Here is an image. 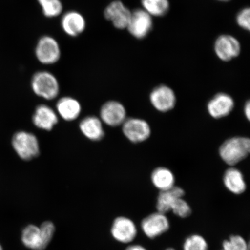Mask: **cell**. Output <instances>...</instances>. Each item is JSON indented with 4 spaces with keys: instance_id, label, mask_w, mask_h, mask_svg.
Instances as JSON below:
<instances>
[{
    "instance_id": "30",
    "label": "cell",
    "mask_w": 250,
    "mask_h": 250,
    "mask_svg": "<svg viewBox=\"0 0 250 250\" xmlns=\"http://www.w3.org/2000/svg\"><path fill=\"white\" fill-rule=\"evenodd\" d=\"M165 250H175L173 248H167Z\"/></svg>"
},
{
    "instance_id": "19",
    "label": "cell",
    "mask_w": 250,
    "mask_h": 250,
    "mask_svg": "<svg viewBox=\"0 0 250 250\" xmlns=\"http://www.w3.org/2000/svg\"><path fill=\"white\" fill-rule=\"evenodd\" d=\"M80 129L83 135L90 140H101L104 136L102 122L95 116L83 119L80 124Z\"/></svg>"
},
{
    "instance_id": "23",
    "label": "cell",
    "mask_w": 250,
    "mask_h": 250,
    "mask_svg": "<svg viewBox=\"0 0 250 250\" xmlns=\"http://www.w3.org/2000/svg\"><path fill=\"white\" fill-rule=\"evenodd\" d=\"M42 7L43 15L48 18L58 17L63 10V5L61 0H37Z\"/></svg>"
},
{
    "instance_id": "8",
    "label": "cell",
    "mask_w": 250,
    "mask_h": 250,
    "mask_svg": "<svg viewBox=\"0 0 250 250\" xmlns=\"http://www.w3.org/2000/svg\"><path fill=\"white\" fill-rule=\"evenodd\" d=\"M214 49L215 54L220 60L228 62L240 55L241 45L235 37L229 34H223L215 40Z\"/></svg>"
},
{
    "instance_id": "9",
    "label": "cell",
    "mask_w": 250,
    "mask_h": 250,
    "mask_svg": "<svg viewBox=\"0 0 250 250\" xmlns=\"http://www.w3.org/2000/svg\"><path fill=\"white\" fill-rule=\"evenodd\" d=\"M132 14L130 11L120 0H115L106 7L104 11V18L119 30L126 29Z\"/></svg>"
},
{
    "instance_id": "32",
    "label": "cell",
    "mask_w": 250,
    "mask_h": 250,
    "mask_svg": "<svg viewBox=\"0 0 250 250\" xmlns=\"http://www.w3.org/2000/svg\"><path fill=\"white\" fill-rule=\"evenodd\" d=\"M0 250H4V249H3L1 244H0Z\"/></svg>"
},
{
    "instance_id": "1",
    "label": "cell",
    "mask_w": 250,
    "mask_h": 250,
    "mask_svg": "<svg viewBox=\"0 0 250 250\" xmlns=\"http://www.w3.org/2000/svg\"><path fill=\"white\" fill-rule=\"evenodd\" d=\"M55 231V227L50 221H45L40 227L29 225L21 233V242L33 250H43L51 242Z\"/></svg>"
},
{
    "instance_id": "20",
    "label": "cell",
    "mask_w": 250,
    "mask_h": 250,
    "mask_svg": "<svg viewBox=\"0 0 250 250\" xmlns=\"http://www.w3.org/2000/svg\"><path fill=\"white\" fill-rule=\"evenodd\" d=\"M56 108L61 117L67 121L76 120L81 111L80 103L71 97H64L59 100L56 104Z\"/></svg>"
},
{
    "instance_id": "11",
    "label": "cell",
    "mask_w": 250,
    "mask_h": 250,
    "mask_svg": "<svg viewBox=\"0 0 250 250\" xmlns=\"http://www.w3.org/2000/svg\"><path fill=\"white\" fill-rule=\"evenodd\" d=\"M111 234L117 241L122 243H129L135 239L137 228L131 219L119 217L115 219L112 225Z\"/></svg>"
},
{
    "instance_id": "33",
    "label": "cell",
    "mask_w": 250,
    "mask_h": 250,
    "mask_svg": "<svg viewBox=\"0 0 250 250\" xmlns=\"http://www.w3.org/2000/svg\"><path fill=\"white\" fill-rule=\"evenodd\" d=\"M224 250L223 249H221L220 250Z\"/></svg>"
},
{
    "instance_id": "25",
    "label": "cell",
    "mask_w": 250,
    "mask_h": 250,
    "mask_svg": "<svg viewBox=\"0 0 250 250\" xmlns=\"http://www.w3.org/2000/svg\"><path fill=\"white\" fill-rule=\"evenodd\" d=\"M224 250H249V244L243 237L237 234L230 236L225 240L222 245Z\"/></svg>"
},
{
    "instance_id": "14",
    "label": "cell",
    "mask_w": 250,
    "mask_h": 250,
    "mask_svg": "<svg viewBox=\"0 0 250 250\" xmlns=\"http://www.w3.org/2000/svg\"><path fill=\"white\" fill-rule=\"evenodd\" d=\"M61 27L68 36L76 37L86 29V22L83 16L76 11L65 12L62 16Z\"/></svg>"
},
{
    "instance_id": "2",
    "label": "cell",
    "mask_w": 250,
    "mask_h": 250,
    "mask_svg": "<svg viewBox=\"0 0 250 250\" xmlns=\"http://www.w3.org/2000/svg\"><path fill=\"white\" fill-rule=\"evenodd\" d=\"M250 151V141L243 137H234L228 139L221 145L220 155L226 163L231 167L247 158Z\"/></svg>"
},
{
    "instance_id": "4",
    "label": "cell",
    "mask_w": 250,
    "mask_h": 250,
    "mask_svg": "<svg viewBox=\"0 0 250 250\" xmlns=\"http://www.w3.org/2000/svg\"><path fill=\"white\" fill-rule=\"evenodd\" d=\"M12 145L18 155L23 160H31L40 154L38 139L33 134L25 131H20L14 134Z\"/></svg>"
},
{
    "instance_id": "29",
    "label": "cell",
    "mask_w": 250,
    "mask_h": 250,
    "mask_svg": "<svg viewBox=\"0 0 250 250\" xmlns=\"http://www.w3.org/2000/svg\"><path fill=\"white\" fill-rule=\"evenodd\" d=\"M245 113L247 118H248V120H250V102L248 101L246 103L245 107Z\"/></svg>"
},
{
    "instance_id": "24",
    "label": "cell",
    "mask_w": 250,
    "mask_h": 250,
    "mask_svg": "<svg viewBox=\"0 0 250 250\" xmlns=\"http://www.w3.org/2000/svg\"><path fill=\"white\" fill-rule=\"evenodd\" d=\"M183 249V250H208V245L202 236L193 234L184 240Z\"/></svg>"
},
{
    "instance_id": "18",
    "label": "cell",
    "mask_w": 250,
    "mask_h": 250,
    "mask_svg": "<svg viewBox=\"0 0 250 250\" xmlns=\"http://www.w3.org/2000/svg\"><path fill=\"white\" fill-rule=\"evenodd\" d=\"M223 182L225 187L234 195H241L246 190V183L242 172L230 167L225 172Z\"/></svg>"
},
{
    "instance_id": "21",
    "label": "cell",
    "mask_w": 250,
    "mask_h": 250,
    "mask_svg": "<svg viewBox=\"0 0 250 250\" xmlns=\"http://www.w3.org/2000/svg\"><path fill=\"white\" fill-rule=\"evenodd\" d=\"M153 185L161 191H165L175 186V177L172 171L166 167L156 168L151 176Z\"/></svg>"
},
{
    "instance_id": "17",
    "label": "cell",
    "mask_w": 250,
    "mask_h": 250,
    "mask_svg": "<svg viewBox=\"0 0 250 250\" xmlns=\"http://www.w3.org/2000/svg\"><path fill=\"white\" fill-rule=\"evenodd\" d=\"M185 192L183 189L179 187L174 186L171 189L161 191L156 200V210L167 214L171 211L172 206L177 199L183 198Z\"/></svg>"
},
{
    "instance_id": "13",
    "label": "cell",
    "mask_w": 250,
    "mask_h": 250,
    "mask_svg": "<svg viewBox=\"0 0 250 250\" xmlns=\"http://www.w3.org/2000/svg\"><path fill=\"white\" fill-rule=\"evenodd\" d=\"M100 115L105 124L112 127L123 125L126 119V111L124 106L115 101L105 103L102 106Z\"/></svg>"
},
{
    "instance_id": "10",
    "label": "cell",
    "mask_w": 250,
    "mask_h": 250,
    "mask_svg": "<svg viewBox=\"0 0 250 250\" xmlns=\"http://www.w3.org/2000/svg\"><path fill=\"white\" fill-rule=\"evenodd\" d=\"M123 131L126 138L134 143L145 142L151 133V127L146 121L134 118L126 119L123 124Z\"/></svg>"
},
{
    "instance_id": "28",
    "label": "cell",
    "mask_w": 250,
    "mask_h": 250,
    "mask_svg": "<svg viewBox=\"0 0 250 250\" xmlns=\"http://www.w3.org/2000/svg\"><path fill=\"white\" fill-rule=\"evenodd\" d=\"M125 250H148L145 247L140 245H130Z\"/></svg>"
},
{
    "instance_id": "6",
    "label": "cell",
    "mask_w": 250,
    "mask_h": 250,
    "mask_svg": "<svg viewBox=\"0 0 250 250\" xmlns=\"http://www.w3.org/2000/svg\"><path fill=\"white\" fill-rule=\"evenodd\" d=\"M170 227V221L167 215L159 211L148 215L141 223V229L143 233L151 239L167 232Z\"/></svg>"
},
{
    "instance_id": "16",
    "label": "cell",
    "mask_w": 250,
    "mask_h": 250,
    "mask_svg": "<svg viewBox=\"0 0 250 250\" xmlns=\"http://www.w3.org/2000/svg\"><path fill=\"white\" fill-rule=\"evenodd\" d=\"M58 122L57 115L53 109L43 104L37 106L33 116V123L37 127L51 130Z\"/></svg>"
},
{
    "instance_id": "22",
    "label": "cell",
    "mask_w": 250,
    "mask_h": 250,
    "mask_svg": "<svg viewBox=\"0 0 250 250\" xmlns=\"http://www.w3.org/2000/svg\"><path fill=\"white\" fill-rule=\"evenodd\" d=\"M143 9L151 17H161L170 9L168 0H141Z\"/></svg>"
},
{
    "instance_id": "5",
    "label": "cell",
    "mask_w": 250,
    "mask_h": 250,
    "mask_svg": "<svg viewBox=\"0 0 250 250\" xmlns=\"http://www.w3.org/2000/svg\"><path fill=\"white\" fill-rule=\"evenodd\" d=\"M35 55L41 63L51 65L61 57V48L58 41L50 36L41 37L35 48Z\"/></svg>"
},
{
    "instance_id": "26",
    "label": "cell",
    "mask_w": 250,
    "mask_h": 250,
    "mask_svg": "<svg viewBox=\"0 0 250 250\" xmlns=\"http://www.w3.org/2000/svg\"><path fill=\"white\" fill-rule=\"evenodd\" d=\"M171 211L173 214L181 218H186L192 214V208L189 203L183 198L177 199L172 206Z\"/></svg>"
},
{
    "instance_id": "27",
    "label": "cell",
    "mask_w": 250,
    "mask_h": 250,
    "mask_svg": "<svg viewBox=\"0 0 250 250\" xmlns=\"http://www.w3.org/2000/svg\"><path fill=\"white\" fill-rule=\"evenodd\" d=\"M236 23L242 29L250 30V9L245 8L240 11L236 16Z\"/></svg>"
},
{
    "instance_id": "31",
    "label": "cell",
    "mask_w": 250,
    "mask_h": 250,
    "mask_svg": "<svg viewBox=\"0 0 250 250\" xmlns=\"http://www.w3.org/2000/svg\"><path fill=\"white\" fill-rule=\"evenodd\" d=\"M217 1H229V0H217Z\"/></svg>"
},
{
    "instance_id": "12",
    "label": "cell",
    "mask_w": 250,
    "mask_h": 250,
    "mask_svg": "<svg viewBox=\"0 0 250 250\" xmlns=\"http://www.w3.org/2000/svg\"><path fill=\"white\" fill-rule=\"evenodd\" d=\"M150 101L156 110L167 112L176 105V96L170 87L161 85L152 90L150 94Z\"/></svg>"
},
{
    "instance_id": "7",
    "label": "cell",
    "mask_w": 250,
    "mask_h": 250,
    "mask_svg": "<svg viewBox=\"0 0 250 250\" xmlns=\"http://www.w3.org/2000/svg\"><path fill=\"white\" fill-rule=\"evenodd\" d=\"M152 17L143 9H136L132 11L126 29L134 38L145 39L152 29Z\"/></svg>"
},
{
    "instance_id": "3",
    "label": "cell",
    "mask_w": 250,
    "mask_h": 250,
    "mask_svg": "<svg viewBox=\"0 0 250 250\" xmlns=\"http://www.w3.org/2000/svg\"><path fill=\"white\" fill-rule=\"evenodd\" d=\"M31 84L34 93L46 100L56 98L59 93L57 78L48 71H41L34 74Z\"/></svg>"
},
{
    "instance_id": "15",
    "label": "cell",
    "mask_w": 250,
    "mask_h": 250,
    "mask_svg": "<svg viewBox=\"0 0 250 250\" xmlns=\"http://www.w3.org/2000/svg\"><path fill=\"white\" fill-rule=\"evenodd\" d=\"M234 103L228 94L218 93L208 102V110L212 118L220 119L227 117L233 110Z\"/></svg>"
}]
</instances>
